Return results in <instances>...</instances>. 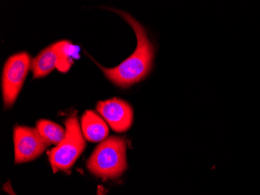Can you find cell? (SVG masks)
I'll return each instance as SVG.
<instances>
[{
    "label": "cell",
    "mask_w": 260,
    "mask_h": 195,
    "mask_svg": "<svg viewBox=\"0 0 260 195\" xmlns=\"http://www.w3.org/2000/svg\"><path fill=\"white\" fill-rule=\"evenodd\" d=\"M115 11L120 14L135 32L137 38V48L132 55L116 67L105 68L99 64V67L115 85L121 88H127L148 75L153 65L154 50L145 29L135 18L125 12Z\"/></svg>",
    "instance_id": "cell-1"
},
{
    "label": "cell",
    "mask_w": 260,
    "mask_h": 195,
    "mask_svg": "<svg viewBox=\"0 0 260 195\" xmlns=\"http://www.w3.org/2000/svg\"><path fill=\"white\" fill-rule=\"evenodd\" d=\"M93 175L103 179H117L127 168L126 142L120 137H109L94 149L87 162Z\"/></svg>",
    "instance_id": "cell-2"
},
{
    "label": "cell",
    "mask_w": 260,
    "mask_h": 195,
    "mask_svg": "<svg viewBox=\"0 0 260 195\" xmlns=\"http://www.w3.org/2000/svg\"><path fill=\"white\" fill-rule=\"evenodd\" d=\"M65 125V137L49 154V162L54 172L65 171L71 168L86 147L77 116H70L66 120Z\"/></svg>",
    "instance_id": "cell-3"
},
{
    "label": "cell",
    "mask_w": 260,
    "mask_h": 195,
    "mask_svg": "<svg viewBox=\"0 0 260 195\" xmlns=\"http://www.w3.org/2000/svg\"><path fill=\"white\" fill-rule=\"evenodd\" d=\"M30 66V57L27 52L14 54L4 65L2 77L4 105L9 108L14 105L23 86Z\"/></svg>",
    "instance_id": "cell-4"
},
{
    "label": "cell",
    "mask_w": 260,
    "mask_h": 195,
    "mask_svg": "<svg viewBox=\"0 0 260 195\" xmlns=\"http://www.w3.org/2000/svg\"><path fill=\"white\" fill-rule=\"evenodd\" d=\"M16 163L30 162L40 156L49 146L37 128L17 126L14 130Z\"/></svg>",
    "instance_id": "cell-5"
},
{
    "label": "cell",
    "mask_w": 260,
    "mask_h": 195,
    "mask_svg": "<svg viewBox=\"0 0 260 195\" xmlns=\"http://www.w3.org/2000/svg\"><path fill=\"white\" fill-rule=\"evenodd\" d=\"M97 109L115 132L126 131L134 121V111L129 104L122 99H112L99 102Z\"/></svg>",
    "instance_id": "cell-6"
},
{
    "label": "cell",
    "mask_w": 260,
    "mask_h": 195,
    "mask_svg": "<svg viewBox=\"0 0 260 195\" xmlns=\"http://www.w3.org/2000/svg\"><path fill=\"white\" fill-rule=\"evenodd\" d=\"M81 128L84 137L89 142H102L109 134L107 124L93 111L88 110L81 118Z\"/></svg>",
    "instance_id": "cell-7"
},
{
    "label": "cell",
    "mask_w": 260,
    "mask_h": 195,
    "mask_svg": "<svg viewBox=\"0 0 260 195\" xmlns=\"http://www.w3.org/2000/svg\"><path fill=\"white\" fill-rule=\"evenodd\" d=\"M57 64V53L54 44L49 45L42 51L32 62L34 77H45L52 71Z\"/></svg>",
    "instance_id": "cell-8"
},
{
    "label": "cell",
    "mask_w": 260,
    "mask_h": 195,
    "mask_svg": "<svg viewBox=\"0 0 260 195\" xmlns=\"http://www.w3.org/2000/svg\"><path fill=\"white\" fill-rule=\"evenodd\" d=\"M36 128L41 136L47 142L52 145H59L65 137L66 131L63 127L49 120H39Z\"/></svg>",
    "instance_id": "cell-9"
},
{
    "label": "cell",
    "mask_w": 260,
    "mask_h": 195,
    "mask_svg": "<svg viewBox=\"0 0 260 195\" xmlns=\"http://www.w3.org/2000/svg\"><path fill=\"white\" fill-rule=\"evenodd\" d=\"M57 53L56 68L59 71L67 72L72 65L71 55H74V45L69 41H59L54 43Z\"/></svg>",
    "instance_id": "cell-10"
}]
</instances>
